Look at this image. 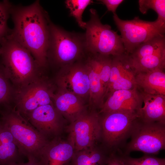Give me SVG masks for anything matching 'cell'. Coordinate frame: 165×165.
I'll use <instances>...</instances> for the list:
<instances>
[{"mask_svg": "<svg viewBox=\"0 0 165 165\" xmlns=\"http://www.w3.org/2000/svg\"><path fill=\"white\" fill-rule=\"evenodd\" d=\"M139 9L143 14L147 13L149 9L154 10L158 14L156 20L165 24V0H139Z\"/></svg>", "mask_w": 165, "mask_h": 165, "instance_id": "26", "label": "cell"}, {"mask_svg": "<svg viewBox=\"0 0 165 165\" xmlns=\"http://www.w3.org/2000/svg\"><path fill=\"white\" fill-rule=\"evenodd\" d=\"M54 106L70 123L87 111L84 100L72 93L59 90L53 97Z\"/></svg>", "mask_w": 165, "mask_h": 165, "instance_id": "15", "label": "cell"}, {"mask_svg": "<svg viewBox=\"0 0 165 165\" xmlns=\"http://www.w3.org/2000/svg\"><path fill=\"white\" fill-rule=\"evenodd\" d=\"M131 139L126 148L127 154L134 151L155 155L165 148V124L148 123L138 119L131 134Z\"/></svg>", "mask_w": 165, "mask_h": 165, "instance_id": "7", "label": "cell"}, {"mask_svg": "<svg viewBox=\"0 0 165 165\" xmlns=\"http://www.w3.org/2000/svg\"><path fill=\"white\" fill-rule=\"evenodd\" d=\"M127 165H165V159L159 158L151 155L145 154L138 158L125 156Z\"/></svg>", "mask_w": 165, "mask_h": 165, "instance_id": "29", "label": "cell"}, {"mask_svg": "<svg viewBox=\"0 0 165 165\" xmlns=\"http://www.w3.org/2000/svg\"><path fill=\"white\" fill-rule=\"evenodd\" d=\"M164 48L165 35H159L139 45L131 53L128 55L129 59L130 61L138 60L152 54Z\"/></svg>", "mask_w": 165, "mask_h": 165, "instance_id": "22", "label": "cell"}, {"mask_svg": "<svg viewBox=\"0 0 165 165\" xmlns=\"http://www.w3.org/2000/svg\"><path fill=\"white\" fill-rule=\"evenodd\" d=\"M10 14L14 27L10 35L31 52L42 68L46 67L50 19L39 1L27 6H12Z\"/></svg>", "mask_w": 165, "mask_h": 165, "instance_id": "1", "label": "cell"}, {"mask_svg": "<svg viewBox=\"0 0 165 165\" xmlns=\"http://www.w3.org/2000/svg\"><path fill=\"white\" fill-rule=\"evenodd\" d=\"M87 55L85 62L88 72L90 83L89 103L92 107L100 108L104 101L105 90L99 73L98 55L88 53Z\"/></svg>", "mask_w": 165, "mask_h": 165, "instance_id": "16", "label": "cell"}, {"mask_svg": "<svg viewBox=\"0 0 165 165\" xmlns=\"http://www.w3.org/2000/svg\"><path fill=\"white\" fill-rule=\"evenodd\" d=\"M107 96L106 100L100 108L99 113L122 111L138 115L142 103L141 92L138 91V88L132 90L115 91Z\"/></svg>", "mask_w": 165, "mask_h": 165, "instance_id": "13", "label": "cell"}, {"mask_svg": "<svg viewBox=\"0 0 165 165\" xmlns=\"http://www.w3.org/2000/svg\"><path fill=\"white\" fill-rule=\"evenodd\" d=\"M50 38L47 59L61 68L80 61L87 53L85 33L68 31L49 22Z\"/></svg>", "mask_w": 165, "mask_h": 165, "instance_id": "4", "label": "cell"}, {"mask_svg": "<svg viewBox=\"0 0 165 165\" xmlns=\"http://www.w3.org/2000/svg\"><path fill=\"white\" fill-rule=\"evenodd\" d=\"M124 156L112 154L110 155L106 165H127Z\"/></svg>", "mask_w": 165, "mask_h": 165, "instance_id": "31", "label": "cell"}, {"mask_svg": "<svg viewBox=\"0 0 165 165\" xmlns=\"http://www.w3.org/2000/svg\"><path fill=\"white\" fill-rule=\"evenodd\" d=\"M98 54L99 64V73L106 92L110 77L112 56Z\"/></svg>", "mask_w": 165, "mask_h": 165, "instance_id": "27", "label": "cell"}, {"mask_svg": "<svg viewBox=\"0 0 165 165\" xmlns=\"http://www.w3.org/2000/svg\"><path fill=\"white\" fill-rule=\"evenodd\" d=\"M142 99L138 119L145 122L165 124V96L145 93L141 91Z\"/></svg>", "mask_w": 165, "mask_h": 165, "instance_id": "17", "label": "cell"}, {"mask_svg": "<svg viewBox=\"0 0 165 165\" xmlns=\"http://www.w3.org/2000/svg\"><path fill=\"white\" fill-rule=\"evenodd\" d=\"M24 117L50 141V138L59 136L63 129L62 116L53 103L40 106Z\"/></svg>", "mask_w": 165, "mask_h": 165, "instance_id": "12", "label": "cell"}, {"mask_svg": "<svg viewBox=\"0 0 165 165\" xmlns=\"http://www.w3.org/2000/svg\"><path fill=\"white\" fill-rule=\"evenodd\" d=\"M67 130L68 140L75 152L95 145L101 137L99 114L94 110L86 111L71 123Z\"/></svg>", "mask_w": 165, "mask_h": 165, "instance_id": "9", "label": "cell"}, {"mask_svg": "<svg viewBox=\"0 0 165 165\" xmlns=\"http://www.w3.org/2000/svg\"><path fill=\"white\" fill-rule=\"evenodd\" d=\"M12 6L8 1H0V40L9 32L7 21Z\"/></svg>", "mask_w": 165, "mask_h": 165, "instance_id": "28", "label": "cell"}, {"mask_svg": "<svg viewBox=\"0 0 165 165\" xmlns=\"http://www.w3.org/2000/svg\"><path fill=\"white\" fill-rule=\"evenodd\" d=\"M113 19L121 33L125 50L128 55L131 53L139 45L155 37L164 35L165 25L156 20L149 21L135 17L130 20L120 19L116 13Z\"/></svg>", "mask_w": 165, "mask_h": 165, "instance_id": "6", "label": "cell"}, {"mask_svg": "<svg viewBox=\"0 0 165 165\" xmlns=\"http://www.w3.org/2000/svg\"><path fill=\"white\" fill-rule=\"evenodd\" d=\"M93 2L91 0H67L65 1L70 15L75 19L79 26L85 29L86 22L83 21L82 15L86 8Z\"/></svg>", "mask_w": 165, "mask_h": 165, "instance_id": "25", "label": "cell"}, {"mask_svg": "<svg viewBox=\"0 0 165 165\" xmlns=\"http://www.w3.org/2000/svg\"><path fill=\"white\" fill-rule=\"evenodd\" d=\"M103 114V117H100L101 138L108 147L117 148L130 136L138 115L122 111Z\"/></svg>", "mask_w": 165, "mask_h": 165, "instance_id": "8", "label": "cell"}, {"mask_svg": "<svg viewBox=\"0 0 165 165\" xmlns=\"http://www.w3.org/2000/svg\"><path fill=\"white\" fill-rule=\"evenodd\" d=\"M134 71L130 72L120 77L108 86L106 89L105 97L113 92L120 90H132L138 88Z\"/></svg>", "mask_w": 165, "mask_h": 165, "instance_id": "24", "label": "cell"}, {"mask_svg": "<svg viewBox=\"0 0 165 165\" xmlns=\"http://www.w3.org/2000/svg\"><path fill=\"white\" fill-rule=\"evenodd\" d=\"M0 57L15 94L40 76L42 68L31 52L9 33L0 40Z\"/></svg>", "mask_w": 165, "mask_h": 165, "instance_id": "2", "label": "cell"}, {"mask_svg": "<svg viewBox=\"0 0 165 165\" xmlns=\"http://www.w3.org/2000/svg\"><path fill=\"white\" fill-rule=\"evenodd\" d=\"M40 76L16 94L14 108L23 117L39 107L53 103V87Z\"/></svg>", "mask_w": 165, "mask_h": 165, "instance_id": "10", "label": "cell"}, {"mask_svg": "<svg viewBox=\"0 0 165 165\" xmlns=\"http://www.w3.org/2000/svg\"><path fill=\"white\" fill-rule=\"evenodd\" d=\"M0 119L12 134L24 156L38 161L50 140L40 134L11 105L0 109Z\"/></svg>", "mask_w": 165, "mask_h": 165, "instance_id": "3", "label": "cell"}, {"mask_svg": "<svg viewBox=\"0 0 165 165\" xmlns=\"http://www.w3.org/2000/svg\"><path fill=\"white\" fill-rule=\"evenodd\" d=\"M13 94V87L0 62V109L11 105Z\"/></svg>", "mask_w": 165, "mask_h": 165, "instance_id": "23", "label": "cell"}, {"mask_svg": "<svg viewBox=\"0 0 165 165\" xmlns=\"http://www.w3.org/2000/svg\"><path fill=\"white\" fill-rule=\"evenodd\" d=\"M158 69L141 72L135 75L138 89L146 94L165 96V73Z\"/></svg>", "mask_w": 165, "mask_h": 165, "instance_id": "19", "label": "cell"}, {"mask_svg": "<svg viewBox=\"0 0 165 165\" xmlns=\"http://www.w3.org/2000/svg\"><path fill=\"white\" fill-rule=\"evenodd\" d=\"M129 60L135 74L141 72L156 69L164 70L165 48L138 60L130 61L129 59Z\"/></svg>", "mask_w": 165, "mask_h": 165, "instance_id": "21", "label": "cell"}, {"mask_svg": "<svg viewBox=\"0 0 165 165\" xmlns=\"http://www.w3.org/2000/svg\"><path fill=\"white\" fill-rule=\"evenodd\" d=\"M56 82L59 90L74 94L84 100L89 99L90 83L85 61H79L61 67Z\"/></svg>", "mask_w": 165, "mask_h": 165, "instance_id": "11", "label": "cell"}, {"mask_svg": "<svg viewBox=\"0 0 165 165\" xmlns=\"http://www.w3.org/2000/svg\"><path fill=\"white\" fill-rule=\"evenodd\" d=\"M0 47H1V45H0Z\"/></svg>", "mask_w": 165, "mask_h": 165, "instance_id": "33", "label": "cell"}, {"mask_svg": "<svg viewBox=\"0 0 165 165\" xmlns=\"http://www.w3.org/2000/svg\"><path fill=\"white\" fill-rule=\"evenodd\" d=\"M90 18L86 22L85 33L88 52L114 56L127 53L120 35L111 26L102 23L96 10H90Z\"/></svg>", "mask_w": 165, "mask_h": 165, "instance_id": "5", "label": "cell"}, {"mask_svg": "<svg viewBox=\"0 0 165 165\" xmlns=\"http://www.w3.org/2000/svg\"><path fill=\"white\" fill-rule=\"evenodd\" d=\"M105 5L108 10L113 14L116 13V10L119 6L123 1V0H99Z\"/></svg>", "mask_w": 165, "mask_h": 165, "instance_id": "30", "label": "cell"}, {"mask_svg": "<svg viewBox=\"0 0 165 165\" xmlns=\"http://www.w3.org/2000/svg\"><path fill=\"white\" fill-rule=\"evenodd\" d=\"M110 155L95 145L75 152L70 165H106Z\"/></svg>", "mask_w": 165, "mask_h": 165, "instance_id": "20", "label": "cell"}, {"mask_svg": "<svg viewBox=\"0 0 165 165\" xmlns=\"http://www.w3.org/2000/svg\"><path fill=\"white\" fill-rule=\"evenodd\" d=\"M75 152L68 140L65 141L57 137L43 148L38 162L40 165H70Z\"/></svg>", "mask_w": 165, "mask_h": 165, "instance_id": "14", "label": "cell"}, {"mask_svg": "<svg viewBox=\"0 0 165 165\" xmlns=\"http://www.w3.org/2000/svg\"><path fill=\"white\" fill-rule=\"evenodd\" d=\"M10 165H40L39 163L35 160H28V162L24 163L21 162L18 163H14L10 164Z\"/></svg>", "mask_w": 165, "mask_h": 165, "instance_id": "32", "label": "cell"}, {"mask_svg": "<svg viewBox=\"0 0 165 165\" xmlns=\"http://www.w3.org/2000/svg\"><path fill=\"white\" fill-rule=\"evenodd\" d=\"M24 157L12 134L0 119V165L24 162Z\"/></svg>", "mask_w": 165, "mask_h": 165, "instance_id": "18", "label": "cell"}]
</instances>
